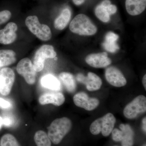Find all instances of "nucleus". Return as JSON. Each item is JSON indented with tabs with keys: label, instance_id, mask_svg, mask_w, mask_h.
<instances>
[{
	"label": "nucleus",
	"instance_id": "nucleus-1",
	"mask_svg": "<svg viewBox=\"0 0 146 146\" xmlns=\"http://www.w3.org/2000/svg\"><path fill=\"white\" fill-rule=\"evenodd\" d=\"M72 127V122L68 118L57 119L51 124L47 134L51 141L57 145L70 131Z\"/></svg>",
	"mask_w": 146,
	"mask_h": 146
},
{
	"label": "nucleus",
	"instance_id": "nucleus-2",
	"mask_svg": "<svg viewBox=\"0 0 146 146\" xmlns=\"http://www.w3.org/2000/svg\"><path fill=\"white\" fill-rule=\"evenodd\" d=\"M70 30L73 33L84 36H92L96 33L97 28L85 14L77 15L71 21Z\"/></svg>",
	"mask_w": 146,
	"mask_h": 146
},
{
	"label": "nucleus",
	"instance_id": "nucleus-3",
	"mask_svg": "<svg viewBox=\"0 0 146 146\" xmlns=\"http://www.w3.org/2000/svg\"><path fill=\"white\" fill-rule=\"evenodd\" d=\"M116 121V118L113 114L107 113L91 123L90 127V132L94 135H98L102 132L103 136L105 137L108 136L114 129Z\"/></svg>",
	"mask_w": 146,
	"mask_h": 146
},
{
	"label": "nucleus",
	"instance_id": "nucleus-4",
	"mask_svg": "<svg viewBox=\"0 0 146 146\" xmlns=\"http://www.w3.org/2000/svg\"><path fill=\"white\" fill-rule=\"evenodd\" d=\"M25 24L29 30L40 40L48 41L51 38L52 34L50 29L47 25L40 24L37 16L27 17Z\"/></svg>",
	"mask_w": 146,
	"mask_h": 146
},
{
	"label": "nucleus",
	"instance_id": "nucleus-5",
	"mask_svg": "<svg viewBox=\"0 0 146 146\" xmlns=\"http://www.w3.org/2000/svg\"><path fill=\"white\" fill-rule=\"evenodd\" d=\"M56 56L54 48L50 45H44L39 48L35 54L33 65L36 72H41L44 68L45 60L53 58Z\"/></svg>",
	"mask_w": 146,
	"mask_h": 146
},
{
	"label": "nucleus",
	"instance_id": "nucleus-6",
	"mask_svg": "<svg viewBox=\"0 0 146 146\" xmlns=\"http://www.w3.org/2000/svg\"><path fill=\"white\" fill-rule=\"evenodd\" d=\"M146 111V98L143 95L136 97L125 106L123 114L126 118L133 119Z\"/></svg>",
	"mask_w": 146,
	"mask_h": 146
},
{
	"label": "nucleus",
	"instance_id": "nucleus-7",
	"mask_svg": "<svg viewBox=\"0 0 146 146\" xmlns=\"http://www.w3.org/2000/svg\"><path fill=\"white\" fill-rule=\"evenodd\" d=\"M16 70L19 74L23 77L27 83L29 84L35 83L36 72L29 58H25L20 60L17 65Z\"/></svg>",
	"mask_w": 146,
	"mask_h": 146
},
{
	"label": "nucleus",
	"instance_id": "nucleus-8",
	"mask_svg": "<svg viewBox=\"0 0 146 146\" xmlns=\"http://www.w3.org/2000/svg\"><path fill=\"white\" fill-rule=\"evenodd\" d=\"M15 73L10 68H3L0 71V93L7 96L10 93L15 81Z\"/></svg>",
	"mask_w": 146,
	"mask_h": 146
},
{
	"label": "nucleus",
	"instance_id": "nucleus-9",
	"mask_svg": "<svg viewBox=\"0 0 146 146\" xmlns=\"http://www.w3.org/2000/svg\"><path fill=\"white\" fill-rule=\"evenodd\" d=\"M73 100L78 107L84 108L87 111H91L96 109L100 104L99 100L91 98L83 92H80L74 95Z\"/></svg>",
	"mask_w": 146,
	"mask_h": 146
},
{
	"label": "nucleus",
	"instance_id": "nucleus-10",
	"mask_svg": "<svg viewBox=\"0 0 146 146\" xmlns=\"http://www.w3.org/2000/svg\"><path fill=\"white\" fill-rule=\"evenodd\" d=\"M106 79L108 83L115 87H122L125 86L127 80L123 73L118 68L111 66L106 70Z\"/></svg>",
	"mask_w": 146,
	"mask_h": 146
},
{
	"label": "nucleus",
	"instance_id": "nucleus-11",
	"mask_svg": "<svg viewBox=\"0 0 146 146\" xmlns=\"http://www.w3.org/2000/svg\"><path fill=\"white\" fill-rule=\"evenodd\" d=\"M76 80L79 82L85 85L87 90L90 91L99 90L102 84L100 78L91 72L88 73L87 77L82 74H78L76 76Z\"/></svg>",
	"mask_w": 146,
	"mask_h": 146
},
{
	"label": "nucleus",
	"instance_id": "nucleus-12",
	"mask_svg": "<svg viewBox=\"0 0 146 146\" xmlns=\"http://www.w3.org/2000/svg\"><path fill=\"white\" fill-rule=\"evenodd\" d=\"M85 61L90 66L97 68H106L112 63L106 52L89 54L85 58Z\"/></svg>",
	"mask_w": 146,
	"mask_h": 146
},
{
	"label": "nucleus",
	"instance_id": "nucleus-13",
	"mask_svg": "<svg viewBox=\"0 0 146 146\" xmlns=\"http://www.w3.org/2000/svg\"><path fill=\"white\" fill-rule=\"evenodd\" d=\"M17 30L18 26L15 23L10 22L7 24L4 28L0 30V44L7 45L15 42L17 39Z\"/></svg>",
	"mask_w": 146,
	"mask_h": 146
},
{
	"label": "nucleus",
	"instance_id": "nucleus-14",
	"mask_svg": "<svg viewBox=\"0 0 146 146\" xmlns=\"http://www.w3.org/2000/svg\"><path fill=\"white\" fill-rule=\"evenodd\" d=\"M39 101L42 105L51 104L56 106H60L65 102V98L61 93H46L39 97Z\"/></svg>",
	"mask_w": 146,
	"mask_h": 146
},
{
	"label": "nucleus",
	"instance_id": "nucleus-15",
	"mask_svg": "<svg viewBox=\"0 0 146 146\" xmlns=\"http://www.w3.org/2000/svg\"><path fill=\"white\" fill-rule=\"evenodd\" d=\"M125 7L129 15H140L145 9L146 0H126Z\"/></svg>",
	"mask_w": 146,
	"mask_h": 146
},
{
	"label": "nucleus",
	"instance_id": "nucleus-16",
	"mask_svg": "<svg viewBox=\"0 0 146 146\" xmlns=\"http://www.w3.org/2000/svg\"><path fill=\"white\" fill-rule=\"evenodd\" d=\"M119 38V35L114 32L110 31L107 33L105 37L104 42L102 44L104 49L110 52H116L119 49L117 44V41Z\"/></svg>",
	"mask_w": 146,
	"mask_h": 146
},
{
	"label": "nucleus",
	"instance_id": "nucleus-17",
	"mask_svg": "<svg viewBox=\"0 0 146 146\" xmlns=\"http://www.w3.org/2000/svg\"><path fill=\"white\" fill-rule=\"evenodd\" d=\"M41 84L43 87L53 91H59L61 88L60 82L51 74L43 76L41 79Z\"/></svg>",
	"mask_w": 146,
	"mask_h": 146
},
{
	"label": "nucleus",
	"instance_id": "nucleus-18",
	"mask_svg": "<svg viewBox=\"0 0 146 146\" xmlns=\"http://www.w3.org/2000/svg\"><path fill=\"white\" fill-rule=\"evenodd\" d=\"M123 132L122 146H132L133 144L134 133L129 125L121 124L119 126Z\"/></svg>",
	"mask_w": 146,
	"mask_h": 146
},
{
	"label": "nucleus",
	"instance_id": "nucleus-19",
	"mask_svg": "<svg viewBox=\"0 0 146 146\" xmlns=\"http://www.w3.org/2000/svg\"><path fill=\"white\" fill-rule=\"evenodd\" d=\"M71 15L72 13L69 9H63L60 15L55 20V28L58 30H62L65 29L70 20Z\"/></svg>",
	"mask_w": 146,
	"mask_h": 146
},
{
	"label": "nucleus",
	"instance_id": "nucleus-20",
	"mask_svg": "<svg viewBox=\"0 0 146 146\" xmlns=\"http://www.w3.org/2000/svg\"><path fill=\"white\" fill-rule=\"evenodd\" d=\"M59 77L68 92L73 93L75 91L76 84L75 79L72 74L70 73L63 72L59 74Z\"/></svg>",
	"mask_w": 146,
	"mask_h": 146
},
{
	"label": "nucleus",
	"instance_id": "nucleus-21",
	"mask_svg": "<svg viewBox=\"0 0 146 146\" xmlns=\"http://www.w3.org/2000/svg\"><path fill=\"white\" fill-rule=\"evenodd\" d=\"M16 54L11 50H0V68L8 66L16 62Z\"/></svg>",
	"mask_w": 146,
	"mask_h": 146
},
{
	"label": "nucleus",
	"instance_id": "nucleus-22",
	"mask_svg": "<svg viewBox=\"0 0 146 146\" xmlns=\"http://www.w3.org/2000/svg\"><path fill=\"white\" fill-rule=\"evenodd\" d=\"M34 141L37 146H51V143L48 134L42 130L36 132L34 136Z\"/></svg>",
	"mask_w": 146,
	"mask_h": 146
},
{
	"label": "nucleus",
	"instance_id": "nucleus-23",
	"mask_svg": "<svg viewBox=\"0 0 146 146\" xmlns=\"http://www.w3.org/2000/svg\"><path fill=\"white\" fill-rule=\"evenodd\" d=\"M95 14L97 18L104 23H108L110 20V15L108 13L105 7L101 4L96 7Z\"/></svg>",
	"mask_w": 146,
	"mask_h": 146
},
{
	"label": "nucleus",
	"instance_id": "nucleus-24",
	"mask_svg": "<svg viewBox=\"0 0 146 146\" xmlns=\"http://www.w3.org/2000/svg\"><path fill=\"white\" fill-rule=\"evenodd\" d=\"M0 146H20L16 138L11 134H5L0 140Z\"/></svg>",
	"mask_w": 146,
	"mask_h": 146
},
{
	"label": "nucleus",
	"instance_id": "nucleus-25",
	"mask_svg": "<svg viewBox=\"0 0 146 146\" xmlns=\"http://www.w3.org/2000/svg\"><path fill=\"white\" fill-rule=\"evenodd\" d=\"M11 16V12L9 11L5 10L0 11V25L7 22Z\"/></svg>",
	"mask_w": 146,
	"mask_h": 146
},
{
	"label": "nucleus",
	"instance_id": "nucleus-26",
	"mask_svg": "<svg viewBox=\"0 0 146 146\" xmlns=\"http://www.w3.org/2000/svg\"><path fill=\"white\" fill-rule=\"evenodd\" d=\"M112 138L115 142L121 141L122 139L123 132L121 130L117 128L113 129L112 132Z\"/></svg>",
	"mask_w": 146,
	"mask_h": 146
},
{
	"label": "nucleus",
	"instance_id": "nucleus-27",
	"mask_svg": "<svg viewBox=\"0 0 146 146\" xmlns=\"http://www.w3.org/2000/svg\"><path fill=\"white\" fill-rule=\"evenodd\" d=\"M12 106L11 103L4 99L0 98V107L3 109H8Z\"/></svg>",
	"mask_w": 146,
	"mask_h": 146
},
{
	"label": "nucleus",
	"instance_id": "nucleus-28",
	"mask_svg": "<svg viewBox=\"0 0 146 146\" xmlns=\"http://www.w3.org/2000/svg\"><path fill=\"white\" fill-rule=\"evenodd\" d=\"M3 119V124L7 127H10L13 124V121L10 117H5Z\"/></svg>",
	"mask_w": 146,
	"mask_h": 146
},
{
	"label": "nucleus",
	"instance_id": "nucleus-29",
	"mask_svg": "<svg viewBox=\"0 0 146 146\" xmlns=\"http://www.w3.org/2000/svg\"><path fill=\"white\" fill-rule=\"evenodd\" d=\"M108 13L110 15L115 14L117 11V7L114 5L110 4L106 7H105Z\"/></svg>",
	"mask_w": 146,
	"mask_h": 146
},
{
	"label": "nucleus",
	"instance_id": "nucleus-30",
	"mask_svg": "<svg viewBox=\"0 0 146 146\" xmlns=\"http://www.w3.org/2000/svg\"><path fill=\"white\" fill-rule=\"evenodd\" d=\"M110 4H111V2L110 0H104L101 3V5L104 7H106Z\"/></svg>",
	"mask_w": 146,
	"mask_h": 146
},
{
	"label": "nucleus",
	"instance_id": "nucleus-31",
	"mask_svg": "<svg viewBox=\"0 0 146 146\" xmlns=\"http://www.w3.org/2000/svg\"><path fill=\"white\" fill-rule=\"evenodd\" d=\"M85 0H72L73 3L76 5H80L83 4Z\"/></svg>",
	"mask_w": 146,
	"mask_h": 146
},
{
	"label": "nucleus",
	"instance_id": "nucleus-32",
	"mask_svg": "<svg viewBox=\"0 0 146 146\" xmlns=\"http://www.w3.org/2000/svg\"><path fill=\"white\" fill-rule=\"evenodd\" d=\"M142 123H143V129L144 132H146V117H145V118L143 119V121H142Z\"/></svg>",
	"mask_w": 146,
	"mask_h": 146
},
{
	"label": "nucleus",
	"instance_id": "nucleus-33",
	"mask_svg": "<svg viewBox=\"0 0 146 146\" xmlns=\"http://www.w3.org/2000/svg\"><path fill=\"white\" fill-rule=\"evenodd\" d=\"M143 84L144 88L146 90V75H145L143 77Z\"/></svg>",
	"mask_w": 146,
	"mask_h": 146
},
{
	"label": "nucleus",
	"instance_id": "nucleus-34",
	"mask_svg": "<svg viewBox=\"0 0 146 146\" xmlns=\"http://www.w3.org/2000/svg\"><path fill=\"white\" fill-rule=\"evenodd\" d=\"M3 125V119L1 117H0V129L1 128Z\"/></svg>",
	"mask_w": 146,
	"mask_h": 146
},
{
	"label": "nucleus",
	"instance_id": "nucleus-35",
	"mask_svg": "<svg viewBox=\"0 0 146 146\" xmlns=\"http://www.w3.org/2000/svg\"><path fill=\"white\" fill-rule=\"evenodd\" d=\"M144 146H146V145H145Z\"/></svg>",
	"mask_w": 146,
	"mask_h": 146
},
{
	"label": "nucleus",
	"instance_id": "nucleus-36",
	"mask_svg": "<svg viewBox=\"0 0 146 146\" xmlns=\"http://www.w3.org/2000/svg\"></svg>",
	"mask_w": 146,
	"mask_h": 146
}]
</instances>
